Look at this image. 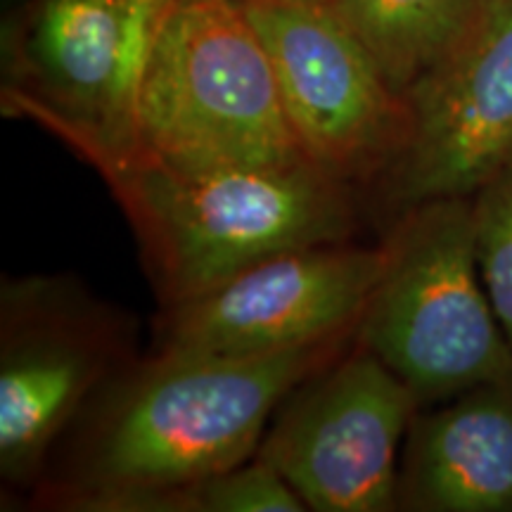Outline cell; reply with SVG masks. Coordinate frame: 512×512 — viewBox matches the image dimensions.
Listing matches in <instances>:
<instances>
[{"mask_svg": "<svg viewBox=\"0 0 512 512\" xmlns=\"http://www.w3.org/2000/svg\"><path fill=\"white\" fill-rule=\"evenodd\" d=\"M351 342L354 335L268 356H136L76 415L29 501L140 512L150 496L247 463L280 401Z\"/></svg>", "mask_w": 512, "mask_h": 512, "instance_id": "cell-1", "label": "cell"}, {"mask_svg": "<svg viewBox=\"0 0 512 512\" xmlns=\"http://www.w3.org/2000/svg\"><path fill=\"white\" fill-rule=\"evenodd\" d=\"M98 171L124 209L162 306L211 290L287 249L354 240L358 190L306 159L290 164H188L136 140L57 136Z\"/></svg>", "mask_w": 512, "mask_h": 512, "instance_id": "cell-2", "label": "cell"}, {"mask_svg": "<svg viewBox=\"0 0 512 512\" xmlns=\"http://www.w3.org/2000/svg\"><path fill=\"white\" fill-rule=\"evenodd\" d=\"M382 247L354 344L380 358L420 408L512 375V349L479 275L472 197L415 204L389 221Z\"/></svg>", "mask_w": 512, "mask_h": 512, "instance_id": "cell-3", "label": "cell"}, {"mask_svg": "<svg viewBox=\"0 0 512 512\" xmlns=\"http://www.w3.org/2000/svg\"><path fill=\"white\" fill-rule=\"evenodd\" d=\"M133 140L188 164L304 159L264 41L240 0H176L152 38L131 112Z\"/></svg>", "mask_w": 512, "mask_h": 512, "instance_id": "cell-4", "label": "cell"}, {"mask_svg": "<svg viewBox=\"0 0 512 512\" xmlns=\"http://www.w3.org/2000/svg\"><path fill=\"white\" fill-rule=\"evenodd\" d=\"M138 354L126 316L67 275L0 290V479L31 491L93 394Z\"/></svg>", "mask_w": 512, "mask_h": 512, "instance_id": "cell-5", "label": "cell"}, {"mask_svg": "<svg viewBox=\"0 0 512 512\" xmlns=\"http://www.w3.org/2000/svg\"><path fill=\"white\" fill-rule=\"evenodd\" d=\"M420 403L351 342L275 408L259 456L313 512H392L403 441Z\"/></svg>", "mask_w": 512, "mask_h": 512, "instance_id": "cell-6", "label": "cell"}, {"mask_svg": "<svg viewBox=\"0 0 512 512\" xmlns=\"http://www.w3.org/2000/svg\"><path fill=\"white\" fill-rule=\"evenodd\" d=\"M271 57L306 162L354 190L387 176L406 140V102L325 5L240 0Z\"/></svg>", "mask_w": 512, "mask_h": 512, "instance_id": "cell-7", "label": "cell"}, {"mask_svg": "<svg viewBox=\"0 0 512 512\" xmlns=\"http://www.w3.org/2000/svg\"><path fill=\"white\" fill-rule=\"evenodd\" d=\"M403 102L401 155L373 188L387 221L422 202L472 197L512 159V0H475Z\"/></svg>", "mask_w": 512, "mask_h": 512, "instance_id": "cell-8", "label": "cell"}, {"mask_svg": "<svg viewBox=\"0 0 512 512\" xmlns=\"http://www.w3.org/2000/svg\"><path fill=\"white\" fill-rule=\"evenodd\" d=\"M382 264V240L273 254L197 297L162 306L152 351L268 356L354 335Z\"/></svg>", "mask_w": 512, "mask_h": 512, "instance_id": "cell-9", "label": "cell"}, {"mask_svg": "<svg viewBox=\"0 0 512 512\" xmlns=\"http://www.w3.org/2000/svg\"><path fill=\"white\" fill-rule=\"evenodd\" d=\"M3 105L57 138L95 133L128 143L140 69L131 0H29L12 24Z\"/></svg>", "mask_w": 512, "mask_h": 512, "instance_id": "cell-10", "label": "cell"}, {"mask_svg": "<svg viewBox=\"0 0 512 512\" xmlns=\"http://www.w3.org/2000/svg\"><path fill=\"white\" fill-rule=\"evenodd\" d=\"M396 510L512 512V375L418 408L403 441Z\"/></svg>", "mask_w": 512, "mask_h": 512, "instance_id": "cell-11", "label": "cell"}, {"mask_svg": "<svg viewBox=\"0 0 512 512\" xmlns=\"http://www.w3.org/2000/svg\"><path fill=\"white\" fill-rule=\"evenodd\" d=\"M475 0H332L339 22L403 95L456 38Z\"/></svg>", "mask_w": 512, "mask_h": 512, "instance_id": "cell-12", "label": "cell"}, {"mask_svg": "<svg viewBox=\"0 0 512 512\" xmlns=\"http://www.w3.org/2000/svg\"><path fill=\"white\" fill-rule=\"evenodd\" d=\"M297 491L271 465L247 463L150 496L140 512H304Z\"/></svg>", "mask_w": 512, "mask_h": 512, "instance_id": "cell-13", "label": "cell"}, {"mask_svg": "<svg viewBox=\"0 0 512 512\" xmlns=\"http://www.w3.org/2000/svg\"><path fill=\"white\" fill-rule=\"evenodd\" d=\"M482 283L512 349V159L472 195Z\"/></svg>", "mask_w": 512, "mask_h": 512, "instance_id": "cell-14", "label": "cell"}, {"mask_svg": "<svg viewBox=\"0 0 512 512\" xmlns=\"http://www.w3.org/2000/svg\"><path fill=\"white\" fill-rule=\"evenodd\" d=\"M176 0H131V38H133V57L143 76V67L147 60L155 31L162 22V17L169 12Z\"/></svg>", "mask_w": 512, "mask_h": 512, "instance_id": "cell-15", "label": "cell"}, {"mask_svg": "<svg viewBox=\"0 0 512 512\" xmlns=\"http://www.w3.org/2000/svg\"><path fill=\"white\" fill-rule=\"evenodd\" d=\"M302 3H313V5H330L332 0H302Z\"/></svg>", "mask_w": 512, "mask_h": 512, "instance_id": "cell-16", "label": "cell"}]
</instances>
